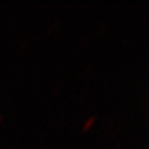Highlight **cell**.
<instances>
[{"instance_id":"obj_1","label":"cell","mask_w":149,"mask_h":149,"mask_svg":"<svg viewBox=\"0 0 149 149\" xmlns=\"http://www.w3.org/2000/svg\"><path fill=\"white\" fill-rule=\"evenodd\" d=\"M96 115L94 114V115H91L85 122H84V126H82V132L84 133H87L88 130H91L92 128H93V126L95 125V121H96Z\"/></svg>"},{"instance_id":"obj_2","label":"cell","mask_w":149,"mask_h":149,"mask_svg":"<svg viewBox=\"0 0 149 149\" xmlns=\"http://www.w3.org/2000/svg\"><path fill=\"white\" fill-rule=\"evenodd\" d=\"M4 119H5V116H4V115H0V125H1V123H3Z\"/></svg>"},{"instance_id":"obj_3","label":"cell","mask_w":149,"mask_h":149,"mask_svg":"<svg viewBox=\"0 0 149 149\" xmlns=\"http://www.w3.org/2000/svg\"><path fill=\"white\" fill-rule=\"evenodd\" d=\"M120 147H121V142H119V143H118V144H116V146L114 147V149H119Z\"/></svg>"}]
</instances>
